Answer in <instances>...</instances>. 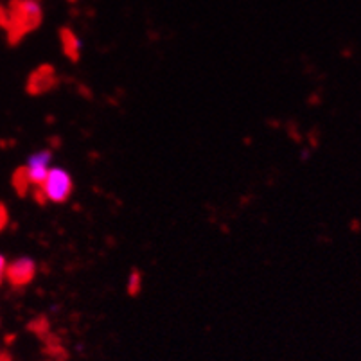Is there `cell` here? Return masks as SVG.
<instances>
[{
    "mask_svg": "<svg viewBox=\"0 0 361 361\" xmlns=\"http://www.w3.org/2000/svg\"><path fill=\"white\" fill-rule=\"evenodd\" d=\"M9 225V211L6 203L0 202V232H4Z\"/></svg>",
    "mask_w": 361,
    "mask_h": 361,
    "instance_id": "obj_8",
    "label": "cell"
},
{
    "mask_svg": "<svg viewBox=\"0 0 361 361\" xmlns=\"http://www.w3.org/2000/svg\"><path fill=\"white\" fill-rule=\"evenodd\" d=\"M60 42L61 49H63V54L67 56L68 60L78 61L81 56V40L80 36L75 35L72 29L65 27L60 31Z\"/></svg>",
    "mask_w": 361,
    "mask_h": 361,
    "instance_id": "obj_6",
    "label": "cell"
},
{
    "mask_svg": "<svg viewBox=\"0 0 361 361\" xmlns=\"http://www.w3.org/2000/svg\"><path fill=\"white\" fill-rule=\"evenodd\" d=\"M44 13L38 0H13L4 16V25L13 40H18L42 24Z\"/></svg>",
    "mask_w": 361,
    "mask_h": 361,
    "instance_id": "obj_1",
    "label": "cell"
},
{
    "mask_svg": "<svg viewBox=\"0 0 361 361\" xmlns=\"http://www.w3.org/2000/svg\"><path fill=\"white\" fill-rule=\"evenodd\" d=\"M52 167V153L51 149H38L29 155L25 164L22 166L25 178H27L31 191H36L44 178L47 176L49 169Z\"/></svg>",
    "mask_w": 361,
    "mask_h": 361,
    "instance_id": "obj_4",
    "label": "cell"
},
{
    "mask_svg": "<svg viewBox=\"0 0 361 361\" xmlns=\"http://www.w3.org/2000/svg\"><path fill=\"white\" fill-rule=\"evenodd\" d=\"M72 192H74V178L65 167L60 166H52L44 182L36 189V195L42 202L54 203V205L67 203Z\"/></svg>",
    "mask_w": 361,
    "mask_h": 361,
    "instance_id": "obj_2",
    "label": "cell"
},
{
    "mask_svg": "<svg viewBox=\"0 0 361 361\" xmlns=\"http://www.w3.org/2000/svg\"><path fill=\"white\" fill-rule=\"evenodd\" d=\"M47 361H49V360H47Z\"/></svg>",
    "mask_w": 361,
    "mask_h": 361,
    "instance_id": "obj_10",
    "label": "cell"
},
{
    "mask_svg": "<svg viewBox=\"0 0 361 361\" xmlns=\"http://www.w3.org/2000/svg\"><path fill=\"white\" fill-rule=\"evenodd\" d=\"M36 274H38V262L32 257H29V255H22V257L8 261L6 281L13 288H25L35 281Z\"/></svg>",
    "mask_w": 361,
    "mask_h": 361,
    "instance_id": "obj_3",
    "label": "cell"
},
{
    "mask_svg": "<svg viewBox=\"0 0 361 361\" xmlns=\"http://www.w3.org/2000/svg\"><path fill=\"white\" fill-rule=\"evenodd\" d=\"M54 80H56L54 71L45 65V67H42V68H38L36 72H32L31 78H29L27 88L31 94H42V92H47L49 88L52 87Z\"/></svg>",
    "mask_w": 361,
    "mask_h": 361,
    "instance_id": "obj_5",
    "label": "cell"
},
{
    "mask_svg": "<svg viewBox=\"0 0 361 361\" xmlns=\"http://www.w3.org/2000/svg\"><path fill=\"white\" fill-rule=\"evenodd\" d=\"M6 268H8V259H6V255L0 254V286L6 281Z\"/></svg>",
    "mask_w": 361,
    "mask_h": 361,
    "instance_id": "obj_9",
    "label": "cell"
},
{
    "mask_svg": "<svg viewBox=\"0 0 361 361\" xmlns=\"http://www.w3.org/2000/svg\"><path fill=\"white\" fill-rule=\"evenodd\" d=\"M140 288H142V274L139 270H131L128 275V293L131 297H137L140 293Z\"/></svg>",
    "mask_w": 361,
    "mask_h": 361,
    "instance_id": "obj_7",
    "label": "cell"
}]
</instances>
